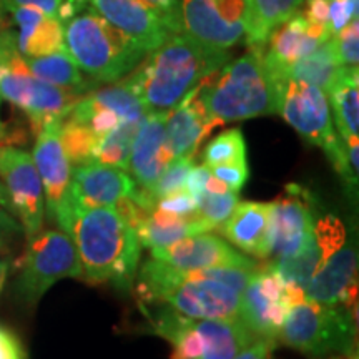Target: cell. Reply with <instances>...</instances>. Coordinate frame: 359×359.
<instances>
[{"label":"cell","instance_id":"1f68e13d","mask_svg":"<svg viewBox=\"0 0 359 359\" xmlns=\"http://www.w3.org/2000/svg\"><path fill=\"white\" fill-rule=\"evenodd\" d=\"M60 142L72 168L93 163V151H95L98 135L93 133V130H90L87 125L70 116H64L60 122Z\"/></svg>","mask_w":359,"mask_h":359},{"label":"cell","instance_id":"4dcf8cb0","mask_svg":"<svg viewBox=\"0 0 359 359\" xmlns=\"http://www.w3.org/2000/svg\"><path fill=\"white\" fill-rule=\"evenodd\" d=\"M142 120H130V122L118 123L114 130L98 137L95 151H93V163L109 165L127 170L128 160L132 154V145L140 128Z\"/></svg>","mask_w":359,"mask_h":359},{"label":"cell","instance_id":"74e56055","mask_svg":"<svg viewBox=\"0 0 359 359\" xmlns=\"http://www.w3.org/2000/svg\"><path fill=\"white\" fill-rule=\"evenodd\" d=\"M359 0H330V30L331 34L339 32L349 22L358 20Z\"/></svg>","mask_w":359,"mask_h":359},{"label":"cell","instance_id":"7bdbcfd3","mask_svg":"<svg viewBox=\"0 0 359 359\" xmlns=\"http://www.w3.org/2000/svg\"><path fill=\"white\" fill-rule=\"evenodd\" d=\"M0 359H24L20 341L2 326H0Z\"/></svg>","mask_w":359,"mask_h":359},{"label":"cell","instance_id":"d6986e66","mask_svg":"<svg viewBox=\"0 0 359 359\" xmlns=\"http://www.w3.org/2000/svg\"><path fill=\"white\" fill-rule=\"evenodd\" d=\"M137 183L127 170L102 163H88L72 168L67 198L85 208H115L127 200Z\"/></svg>","mask_w":359,"mask_h":359},{"label":"cell","instance_id":"5b68a950","mask_svg":"<svg viewBox=\"0 0 359 359\" xmlns=\"http://www.w3.org/2000/svg\"><path fill=\"white\" fill-rule=\"evenodd\" d=\"M64 45L77 67L95 83H115L147 55L93 8L83 7L65 22Z\"/></svg>","mask_w":359,"mask_h":359},{"label":"cell","instance_id":"c3c4849f","mask_svg":"<svg viewBox=\"0 0 359 359\" xmlns=\"http://www.w3.org/2000/svg\"><path fill=\"white\" fill-rule=\"evenodd\" d=\"M8 262H0V291L4 288V283L7 280V273H8Z\"/></svg>","mask_w":359,"mask_h":359},{"label":"cell","instance_id":"f6af8a7d","mask_svg":"<svg viewBox=\"0 0 359 359\" xmlns=\"http://www.w3.org/2000/svg\"><path fill=\"white\" fill-rule=\"evenodd\" d=\"M22 231L24 230H22L20 222H17V218L13 217V215H11L7 210H4L2 206H0V238L19 235Z\"/></svg>","mask_w":359,"mask_h":359},{"label":"cell","instance_id":"836d02e7","mask_svg":"<svg viewBox=\"0 0 359 359\" xmlns=\"http://www.w3.org/2000/svg\"><path fill=\"white\" fill-rule=\"evenodd\" d=\"M193 165H195V156H177V158H172L168 161L167 167L163 168V172L160 173V177L156 178L154 185L148 188V190L142 191L148 196V200L154 201L156 205V201L160 198L185 190L187 178L191 172Z\"/></svg>","mask_w":359,"mask_h":359},{"label":"cell","instance_id":"bcb514c9","mask_svg":"<svg viewBox=\"0 0 359 359\" xmlns=\"http://www.w3.org/2000/svg\"><path fill=\"white\" fill-rule=\"evenodd\" d=\"M0 206H2L4 210H7V212L11 213V215H13V208H12L11 198H8L7 190H6V187H4L2 182H0ZM13 217H15V215H13Z\"/></svg>","mask_w":359,"mask_h":359},{"label":"cell","instance_id":"603a6c76","mask_svg":"<svg viewBox=\"0 0 359 359\" xmlns=\"http://www.w3.org/2000/svg\"><path fill=\"white\" fill-rule=\"evenodd\" d=\"M269 218L271 203L238 201L218 231L243 253L258 259L269 257Z\"/></svg>","mask_w":359,"mask_h":359},{"label":"cell","instance_id":"8992f818","mask_svg":"<svg viewBox=\"0 0 359 359\" xmlns=\"http://www.w3.org/2000/svg\"><path fill=\"white\" fill-rule=\"evenodd\" d=\"M358 306L321 304L303 299L293 304L278 333V341L309 358L348 354L358 348Z\"/></svg>","mask_w":359,"mask_h":359},{"label":"cell","instance_id":"7a4b0ae2","mask_svg":"<svg viewBox=\"0 0 359 359\" xmlns=\"http://www.w3.org/2000/svg\"><path fill=\"white\" fill-rule=\"evenodd\" d=\"M257 269L223 266L182 271L151 258L140 268L138 291L147 302L167 303L193 320H233L240 313L241 293Z\"/></svg>","mask_w":359,"mask_h":359},{"label":"cell","instance_id":"e0dca14e","mask_svg":"<svg viewBox=\"0 0 359 359\" xmlns=\"http://www.w3.org/2000/svg\"><path fill=\"white\" fill-rule=\"evenodd\" d=\"M151 258L182 271L210 269L223 266L258 268L253 259L233 250L223 238L200 233L161 248H151Z\"/></svg>","mask_w":359,"mask_h":359},{"label":"cell","instance_id":"b9f144b4","mask_svg":"<svg viewBox=\"0 0 359 359\" xmlns=\"http://www.w3.org/2000/svg\"><path fill=\"white\" fill-rule=\"evenodd\" d=\"M276 341L271 339H257L240 351L233 359H271L275 351Z\"/></svg>","mask_w":359,"mask_h":359},{"label":"cell","instance_id":"f546056e","mask_svg":"<svg viewBox=\"0 0 359 359\" xmlns=\"http://www.w3.org/2000/svg\"><path fill=\"white\" fill-rule=\"evenodd\" d=\"M339 70L341 65L334 55L333 43H331L330 39L325 43H321L316 50L309 53V55L303 57L302 60L291 65L285 74V79H294L316 85V87H320L326 93V90L333 83Z\"/></svg>","mask_w":359,"mask_h":359},{"label":"cell","instance_id":"ac0fdd59","mask_svg":"<svg viewBox=\"0 0 359 359\" xmlns=\"http://www.w3.org/2000/svg\"><path fill=\"white\" fill-rule=\"evenodd\" d=\"M333 35L327 29L316 27L303 12H296L269 35L263 47V60L275 79H285L291 65L316 50Z\"/></svg>","mask_w":359,"mask_h":359},{"label":"cell","instance_id":"f907efd6","mask_svg":"<svg viewBox=\"0 0 359 359\" xmlns=\"http://www.w3.org/2000/svg\"><path fill=\"white\" fill-rule=\"evenodd\" d=\"M83 2H85V0H83Z\"/></svg>","mask_w":359,"mask_h":359},{"label":"cell","instance_id":"f35d334b","mask_svg":"<svg viewBox=\"0 0 359 359\" xmlns=\"http://www.w3.org/2000/svg\"><path fill=\"white\" fill-rule=\"evenodd\" d=\"M215 178L223 182L224 185L230 188L231 191L240 193L241 188L245 187L246 180H248V161L245 163H233V165H222V167L210 168Z\"/></svg>","mask_w":359,"mask_h":359},{"label":"cell","instance_id":"9c48e42d","mask_svg":"<svg viewBox=\"0 0 359 359\" xmlns=\"http://www.w3.org/2000/svg\"><path fill=\"white\" fill-rule=\"evenodd\" d=\"M151 325L172 343L170 359H233L257 341L238 318L193 320L167 308L151 318Z\"/></svg>","mask_w":359,"mask_h":359},{"label":"cell","instance_id":"484cf974","mask_svg":"<svg viewBox=\"0 0 359 359\" xmlns=\"http://www.w3.org/2000/svg\"><path fill=\"white\" fill-rule=\"evenodd\" d=\"M336 132L343 142L359 138V70L341 67L333 83L326 90Z\"/></svg>","mask_w":359,"mask_h":359},{"label":"cell","instance_id":"7dc6e473","mask_svg":"<svg viewBox=\"0 0 359 359\" xmlns=\"http://www.w3.org/2000/svg\"><path fill=\"white\" fill-rule=\"evenodd\" d=\"M0 105H2V95H0ZM11 140H12L11 133H8L6 123H4L2 116H0V145H7Z\"/></svg>","mask_w":359,"mask_h":359},{"label":"cell","instance_id":"ba28073f","mask_svg":"<svg viewBox=\"0 0 359 359\" xmlns=\"http://www.w3.org/2000/svg\"><path fill=\"white\" fill-rule=\"evenodd\" d=\"M278 114L311 145L325 151L349 190H358V173L349 165L346 145L336 132L326 93L316 85L294 79H280Z\"/></svg>","mask_w":359,"mask_h":359},{"label":"cell","instance_id":"7c38bea8","mask_svg":"<svg viewBox=\"0 0 359 359\" xmlns=\"http://www.w3.org/2000/svg\"><path fill=\"white\" fill-rule=\"evenodd\" d=\"M180 30L212 47H235L245 40L246 0H177Z\"/></svg>","mask_w":359,"mask_h":359},{"label":"cell","instance_id":"4316f807","mask_svg":"<svg viewBox=\"0 0 359 359\" xmlns=\"http://www.w3.org/2000/svg\"><path fill=\"white\" fill-rule=\"evenodd\" d=\"M304 0H246L245 42L263 48L271 32L302 11Z\"/></svg>","mask_w":359,"mask_h":359},{"label":"cell","instance_id":"3957f363","mask_svg":"<svg viewBox=\"0 0 359 359\" xmlns=\"http://www.w3.org/2000/svg\"><path fill=\"white\" fill-rule=\"evenodd\" d=\"M230 62V53L178 32L148 52L123 80L148 111H172L210 75Z\"/></svg>","mask_w":359,"mask_h":359},{"label":"cell","instance_id":"44dd1931","mask_svg":"<svg viewBox=\"0 0 359 359\" xmlns=\"http://www.w3.org/2000/svg\"><path fill=\"white\" fill-rule=\"evenodd\" d=\"M168 114L165 111H148L143 116L132 145L128 160V173L137 183V188L148 190L172 156L165 147V122Z\"/></svg>","mask_w":359,"mask_h":359},{"label":"cell","instance_id":"52a82bcc","mask_svg":"<svg viewBox=\"0 0 359 359\" xmlns=\"http://www.w3.org/2000/svg\"><path fill=\"white\" fill-rule=\"evenodd\" d=\"M0 95L24 111L35 135L45 123L67 116L83 97L35 77L11 29L0 30Z\"/></svg>","mask_w":359,"mask_h":359},{"label":"cell","instance_id":"ab89813d","mask_svg":"<svg viewBox=\"0 0 359 359\" xmlns=\"http://www.w3.org/2000/svg\"><path fill=\"white\" fill-rule=\"evenodd\" d=\"M69 0H0V12H8L20 7H34L39 8L45 13H50V15H57L58 19H62V13Z\"/></svg>","mask_w":359,"mask_h":359},{"label":"cell","instance_id":"5bb4252c","mask_svg":"<svg viewBox=\"0 0 359 359\" xmlns=\"http://www.w3.org/2000/svg\"><path fill=\"white\" fill-rule=\"evenodd\" d=\"M85 4L145 53L182 32L177 20L160 15L140 0H85Z\"/></svg>","mask_w":359,"mask_h":359},{"label":"cell","instance_id":"9a60e30c","mask_svg":"<svg viewBox=\"0 0 359 359\" xmlns=\"http://www.w3.org/2000/svg\"><path fill=\"white\" fill-rule=\"evenodd\" d=\"M313 196L299 185H288L271 201L269 257L278 259L294 253L313 235Z\"/></svg>","mask_w":359,"mask_h":359},{"label":"cell","instance_id":"cb8c5ba5","mask_svg":"<svg viewBox=\"0 0 359 359\" xmlns=\"http://www.w3.org/2000/svg\"><path fill=\"white\" fill-rule=\"evenodd\" d=\"M11 15L17 27V48L24 58L48 55L65 48V22L57 15H50L34 7L15 8Z\"/></svg>","mask_w":359,"mask_h":359},{"label":"cell","instance_id":"8d00e7d4","mask_svg":"<svg viewBox=\"0 0 359 359\" xmlns=\"http://www.w3.org/2000/svg\"><path fill=\"white\" fill-rule=\"evenodd\" d=\"M158 208L165 210V212L178 215L182 218H200L198 206H196V201L193 200V196L187 190H182L178 193H173V195L165 196V198H160L156 201Z\"/></svg>","mask_w":359,"mask_h":359},{"label":"cell","instance_id":"30bf717a","mask_svg":"<svg viewBox=\"0 0 359 359\" xmlns=\"http://www.w3.org/2000/svg\"><path fill=\"white\" fill-rule=\"evenodd\" d=\"M65 278H82V263L70 236L57 230H40L30 236L17 278L20 299L35 304L57 281Z\"/></svg>","mask_w":359,"mask_h":359},{"label":"cell","instance_id":"ee69618b","mask_svg":"<svg viewBox=\"0 0 359 359\" xmlns=\"http://www.w3.org/2000/svg\"><path fill=\"white\" fill-rule=\"evenodd\" d=\"M140 2L145 4L147 7H150L151 11L158 12L160 15L170 17V19H173V20L178 22L177 0H140Z\"/></svg>","mask_w":359,"mask_h":359},{"label":"cell","instance_id":"4fadbf2b","mask_svg":"<svg viewBox=\"0 0 359 359\" xmlns=\"http://www.w3.org/2000/svg\"><path fill=\"white\" fill-rule=\"evenodd\" d=\"M0 182L6 187L22 230L29 238L34 236L43 226L45 196L32 155L20 148L0 145Z\"/></svg>","mask_w":359,"mask_h":359},{"label":"cell","instance_id":"e575fe53","mask_svg":"<svg viewBox=\"0 0 359 359\" xmlns=\"http://www.w3.org/2000/svg\"><path fill=\"white\" fill-rule=\"evenodd\" d=\"M196 206H198L200 218L205 219L212 226L213 231H218L219 226L226 222L235 206L238 205V193L235 191H203L196 198Z\"/></svg>","mask_w":359,"mask_h":359},{"label":"cell","instance_id":"d590c367","mask_svg":"<svg viewBox=\"0 0 359 359\" xmlns=\"http://www.w3.org/2000/svg\"><path fill=\"white\" fill-rule=\"evenodd\" d=\"M334 55L341 67H358L359 62V27L358 20L349 22L346 27L331 37Z\"/></svg>","mask_w":359,"mask_h":359},{"label":"cell","instance_id":"d4e9b609","mask_svg":"<svg viewBox=\"0 0 359 359\" xmlns=\"http://www.w3.org/2000/svg\"><path fill=\"white\" fill-rule=\"evenodd\" d=\"M138 241L147 248H161L168 246L183 238L200 235V233L213 231L212 226L201 218H182L178 215L168 213L154 206L145 212L135 223Z\"/></svg>","mask_w":359,"mask_h":359},{"label":"cell","instance_id":"7402d4cb","mask_svg":"<svg viewBox=\"0 0 359 359\" xmlns=\"http://www.w3.org/2000/svg\"><path fill=\"white\" fill-rule=\"evenodd\" d=\"M195 88L185 100L168 111L165 122V147L172 158L177 156H195L201 142L218 123L210 118L198 98Z\"/></svg>","mask_w":359,"mask_h":359},{"label":"cell","instance_id":"681fc988","mask_svg":"<svg viewBox=\"0 0 359 359\" xmlns=\"http://www.w3.org/2000/svg\"><path fill=\"white\" fill-rule=\"evenodd\" d=\"M0 24H2V12H0Z\"/></svg>","mask_w":359,"mask_h":359},{"label":"cell","instance_id":"f1b7e54d","mask_svg":"<svg viewBox=\"0 0 359 359\" xmlns=\"http://www.w3.org/2000/svg\"><path fill=\"white\" fill-rule=\"evenodd\" d=\"M323 258H325L323 246L316 240L313 231V235L308 238L306 243L302 248L296 250L294 253L288 255V257L271 259L268 266L285 283L304 290V286L308 285L309 280L314 276V273L318 271V268L321 266Z\"/></svg>","mask_w":359,"mask_h":359},{"label":"cell","instance_id":"2e32d148","mask_svg":"<svg viewBox=\"0 0 359 359\" xmlns=\"http://www.w3.org/2000/svg\"><path fill=\"white\" fill-rule=\"evenodd\" d=\"M303 291L304 298L314 303L358 306L356 238H346L344 243L321 263Z\"/></svg>","mask_w":359,"mask_h":359},{"label":"cell","instance_id":"6da1fadb","mask_svg":"<svg viewBox=\"0 0 359 359\" xmlns=\"http://www.w3.org/2000/svg\"><path fill=\"white\" fill-rule=\"evenodd\" d=\"M53 219L77 248L82 280L130 290L140 263L137 230L116 208H85L65 198Z\"/></svg>","mask_w":359,"mask_h":359},{"label":"cell","instance_id":"60d3db41","mask_svg":"<svg viewBox=\"0 0 359 359\" xmlns=\"http://www.w3.org/2000/svg\"><path fill=\"white\" fill-rule=\"evenodd\" d=\"M304 2H306V7H304L303 15L313 25L330 30V22H327V17H330V0H304Z\"/></svg>","mask_w":359,"mask_h":359},{"label":"cell","instance_id":"277c9868","mask_svg":"<svg viewBox=\"0 0 359 359\" xmlns=\"http://www.w3.org/2000/svg\"><path fill=\"white\" fill-rule=\"evenodd\" d=\"M198 98L218 125L273 115L280 110V80L263 60V48L226 62L200 85Z\"/></svg>","mask_w":359,"mask_h":359},{"label":"cell","instance_id":"8fae6325","mask_svg":"<svg viewBox=\"0 0 359 359\" xmlns=\"http://www.w3.org/2000/svg\"><path fill=\"white\" fill-rule=\"evenodd\" d=\"M304 291L285 283L268 264L258 266L241 293L238 320L257 339L278 343V333L293 304L303 302Z\"/></svg>","mask_w":359,"mask_h":359},{"label":"cell","instance_id":"83f0119b","mask_svg":"<svg viewBox=\"0 0 359 359\" xmlns=\"http://www.w3.org/2000/svg\"><path fill=\"white\" fill-rule=\"evenodd\" d=\"M27 65L35 77L43 82L55 85V87L72 90L80 95H85L95 87V82H90L83 77L82 70L79 69L67 50H58L48 55L25 58Z\"/></svg>","mask_w":359,"mask_h":359},{"label":"cell","instance_id":"d6a6232c","mask_svg":"<svg viewBox=\"0 0 359 359\" xmlns=\"http://www.w3.org/2000/svg\"><path fill=\"white\" fill-rule=\"evenodd\" d=\"M246 143L240 128H231L219 133L203 150V165L208 168L222 167V165L245 163Z\"/></svg>","mask_w":359,"mask_h":359},{"label":"cell","instance_id":"ffe728a7","mask_svg":"<svg viewBox=\"0 0 359 359\" xmlns=\"http://www.w3.org/2000/svg\"><path fill=\"white\" fill-rule=\"evenodd\" d=\"M60 122L53 120L40 128L32 154L52 219L67 198L72 180V165L60 142Z\"/></svg>","mask_w":359,"mask_h":359}]
</instances>
